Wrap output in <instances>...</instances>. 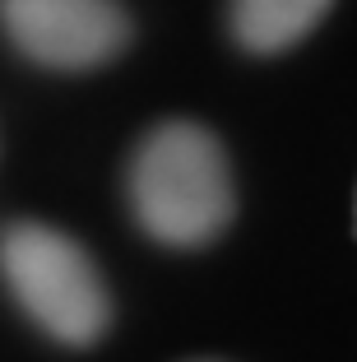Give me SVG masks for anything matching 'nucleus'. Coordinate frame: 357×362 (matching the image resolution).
<instances>
[{"mask_svg": "<svg viewBox=\"0 0 357 362\" xmlns=\"http://www.w3.org/2000/svg\"><path fill=\"white\" fill-rule=\"evenodd\" d=\"M130 209L148 237L204 246L232 223V172L223 144L195 121H168L130 158Z\"/></svg>", "mask_w": 357, "mask_h": 362, "instance_id": "1", "label": "nucleus"}, {"mask_svg": "<svg viewBox=\"0 0 357 362\" xmlns=\"http://www.w3.org/2000/svg\"><path fill=\"white\" fill-rule=\"evenodd\" d=\"M334 0H232V37L246 52H288L329 14Z\"/></svg>", "mask_w": 357, "mask_h": 362, "instance_id": "4", "label": "nucleus"}, {"mask_svg": "<svg viewBox=\"0 0 357 362\" xmlns=\"http://www.w3.org/2000/svg\"><path fill=\"white\" fill-rule=\"evenodd\" d=\"M0 279L33 325L61 344L84 349L112 325V293L103 269L61 228L33 218L0 228Z\"/></svg>", "mask_w": 357, "mask_h": 362, "instance_id": "2", "label": "nucleus"}, {"mask_svg": "<svg viewBox=\"0 0 357 362\" xmlns=\"http://www.w3.org/2000/svg\"><path fill=\"white\" fill-rule=\"evenodd\" d=\"M0 28L28 61L93 70L130 42L121 0H0Z\"/></svg>", "mask_w": 357, "mask_h": 362, "instance_id": "3", "label": "nucleus"}]
</instances>
